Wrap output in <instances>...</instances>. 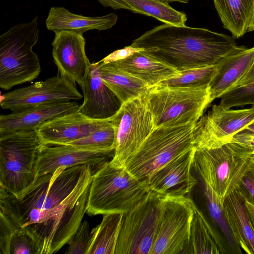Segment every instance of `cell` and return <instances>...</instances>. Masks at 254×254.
Listing matches in <instances>:
<instances>
[{
	"instance_id": "5b68a950",
	"label": "cell",
	"mask_w": 254,
	"mask_h": 254,
	"mask_svg": "<svg viewBox=\"0 0 254 254\" xmlns=\"http://www.w3.org/2000/svg\"><path fill=\"white\" fill-rule=\"evenodd\" d=\"M38 17L17 24L0 36V87L9 90L36 79L40 60L33 51L39 36Z\"/></svg>"
},
{
	"instance_id": "ab89813d",
	"label": "cell",
	"mask_w": 254,
	"mask_h": 254,
	"mask_svg": "<svg viewBox=\"0 0 254 254\" xmlns=\"http://www.w3.org/2000/svg\"><path fill=\"white\" fill-rule=\"evenodd\" d=\"M246 204L252 227L254 230V204L246 200Z\"/></svg>"
},
{
	"instance_id": "e575fe53",
	"label": "cell",
	"mask_w": 254,
	"mask_h": 254,
	"mask_svg": "<svg viewBox=\"0 0 254 254\" xmlns=\"http://www.w3.org/2000/svg\"><path fill=\"white\" fill-rule=\"evenodd\" d=\"M246 200L254 204V159L251 156L237 186Z\"/></svg>"
},
{
	"instance_id": "9a60e30c",
	"label": "cell",
	"mask_w": 254,
	"mask_h": 254,
	"mask_svg": "<svg viewBox=\"0 0 254 254\" xmlns=\"http://www.w3.org/2000/svg\"><path fill=\"white\" fill-rule=\"evenodd\" d=\"M114 152L79 149L69 145H42L38 150L35 163L33 180L62 167L67 168L88 165L94 173L109 161Z\"/></svg>"
},
{
	"instance_id": "3957f363",
	"label": "cell",
	"mask_w": 254,
	"mask_h": 254,
	"mask_svg": "<svg viewBox=\"0 0 254 254\" xmlns=\"http://www.w3.org/2000/svg\"><path fill=\"white\" fill-rule=\"evenodd\" d=\"M109 161L92 174L86 209L90 215L124 213L151 191L146 180L135 178L125 168L114 167Z\"/></svg>"
},
{
	"instance_id": "52a82bcc",
	"label": "cell",
	"mask_w": 254,
	"mask_h": 254,
	"mask_svg": "<svg viewBox=\"0 0 254 254\" xmlns=\"http://www.w3.org/2000/svg\"><path fill=\"white\" fill-rule=\"evenodd\" d=\"M43 144L36 130L0 134V184L16 195L34 179V168Z\"/></svg>"
},
{
	"instance_id": "30bf717a",
	"label": "cell",
	"mask_w": 254,
	"mask_h": 254,
	"mask_svg": "<svg viewBox=\"0 0 254 254\" xmlns=\"http://www.w3.org/2000/svg\"><path fill=\"white\" fill-rule=\"evenodd\" d=\"M195 205L186 196L163 197L151 254H185Z\"/></svg>"
},
{
	"instance_id": "5bb4252c",
	"label": "cell",
	"mask_w": 254,
	"mask_h": 254,
	"mask_svg": "<svg viewBox=\"0 0 254 254\" xmlns=\"http://www.w3.org/2000/svg\"><path fill=\"white\" fill-rule=\"evenodd\" d=\"M52 45L59 74L82 87L91 64L85 53L83 34L70 31L55 32Z\"/></svg>"
},
{
	"instance_id": "8992f818",
	"label": "cell",
	"mask_w": 254,
	"mask_h": 254,
	"mask_svg": "<svg viewBox=\"0 0 254 254\" xmlns=\"http://www.w3.org/2000/svg\"><path fill=\"white\" fill-rule=\"evenodd\" d=\"M195 124L154 128L128 160L126 169L135 178L146 181L170 161L194 147Z\"/></svg>"
},
{
	"instance_id": "e0dca14e",
	"label": "cell",
	"mask_w": 254,
	"mask_h": 254,
	"mask_svg": "<svg viewBox=\"0 0 254 254\" xmlns=\"http://www.w3.org/2000/svg\"><path fill=\"white\" fill-rule=\"evenodd\" d=\"M111 118L93 120L77 110L51 119L36 131L43 145H65L89 135L104 126Z\"/></svg>"
},
{
	"instance_id": "d6986e66",
	"label": "cell",
	"mask_w": 254,
	"mask_h": 254,
	"mask_svg": "<svg viewBox=\"0 0 254 254\" xmlns=\"http://www.w3.org/2000/svg\"><path fill=\"white\" fill-rule=\"evenodd\" d=\"M254 60V47L237 46L216 64L217 70L209 84V103L236 86Z\"/></svg>"
},
{
	"instance_id": "f1b7e54d",
	"label": "cell",
	"mask_w": 254,
	"mask_h": 254,
	"mask_svg": "<svg viewBox=\"0 0 254 254\" xmlns=\"http://www.w3.org/2000/svg\"><path fill=\"white\" fill-rule=\"evenodd\" d=\"M185 254H221L202 212L195 206L191 224L190 240Z\"/></svg>"
},
{
	"instance_id": "8d00e7d4",
	"label": "cell",
	"mask_w": 254,
	"mask_h": 254,
	"mask_svg": "<svg viewBox=\"0 0 254 254\" xmlns=\"http://www.w3.org/2000/svg\"><path fill=\"white\" fill-rule=\"evenodd\" d=\"M234 143L244 154H254V133L242 130L233 136L230 142Z\"/></svg>"
},
{
	"instance_id": "7bdbcfd3",
	"label": "cell",
	"mask_w": 254,
	"mask_h": 254,
	"mask_svg": "<svg viewBox=\"0 0 254 254\" xmlns=\"http://www.w3.org/2000/svg\"><path fill=\"white\" fill-rule=\"evenodd\" d=\"M254 31V13L252 18L248 32Z\"/></svg>"
},
{
	"instance_id": "836d02e7",
	"label": "cell",
	"mask_w": 254,
	"mask_h": 254,
	"mask_svg": "<svg viewBox=\"0 0 254 254\" xmlns=\"http://www.w3.org/2000/svg\"><path fill=\"white\" fill-rule=\"evenodd\" d=\"M10 254H36L33 241L21 228L17 227L13 234Z\"/></svg>"
},
{
	"instance_id": "6da1fadb",
	"label": "cell",
	"mask_w": 254,
	"mask_h": 254,
	"mask_svg": "<svg viewBox=\"0 0 254 254\" xmlns=\"http://www.w3.org/2000/svg\"><path fill=\"white\" fill-rule=\"evenodd\" d=\"M89 166L59 167L37 177L16 195L0 184V212L33 241L48 221L68 214L75 207L84 191L77 184Z\"/></svg>"
},
{
	"instance_id": "7c38bea8",
	"label": "cell",
	"mask_w": 254,
	"mask_h": 254,
	"mask_svg": "<svg viewBox=\"0 0 254 254\" xmlns=\"http://www.w3.org/2000/svg\"><path fill=\"white\" fill-rule=\"evenodd\" d=\"M254 121V107L231 109L214 105L195 123L193 144L196 148H210L227 143L233 136Z\"/></svg>"
},
{
	"instance_id": "f35d334b",
	"label": "cell",
	"mask_w": 254,
	"mask_h": 254,
	"mask_svg": "<svg viewBox=\"0 0 254 254\" xmlns=\"http://www.w3.org/2000/svg\"><path fill=\"white\" fill-rule=\"evenodd\" d=\"M253 81H254V60L249 70L238 82L236 86L243 85Z\"/></svg>"
},
{
	"instance_id": "d590c367",
	"label": "cell",
	"mask_w": 254,
	"mask_h": 254,
	"mask_svg": "<svg viewBox=\"0 0 254 254\" xmlns=\"http://www.w3.org/2000/svg\"><path fill=\"white\" fill-rule=\"evenodd\" d=\"M17 227L6 214L0 212V254H10L12 237Z\"/></svg>"
},
{
	"instance_id": "7402d4cb",
	"label": "cell",
	"mask_w": 254,
	"mask_h": 254,
	"mask_svg": "<svg viewBox=\"0 0 254 254\" xmlns=\"http://www.w3.org/2000/svg\"><path fill=\"white\" fill-rule=\"evenodd\" d=\"M112 63L118 68L142 80L150 87L180 74L179 71L144 51Z\"/></svg>"
},
{
	"instance_id": "8fae6325",
	"label": "cell",
	"mask_w": 254,
	"mask_h": 254,
	"mask_svg": "<svg viewBox=\"0 0 254 254\" xmlns=\"http://www.w3.org/2000/svg\"><path fill=\"white\" fill-rule=\"evenodd\" d=\"M113 119L117 126L116 143L109 162L114 167L125 168L154 129L153 119L142 96L123 103Z\"/></svg>"
},
{
	"instance_id": "4dcf8cb0",
	"label": "cell",
	"mask_w": 254,
	"mask_h": 254,
	"mask_svg": "<svg viewBox=\"0 0 254 254\" xmlns=\"http://www.w3.org/2000/svg\"><path fill=\"white\" fill-rule=\"evenodd\" d=\"M216 70L215 64L181 71L177 76L162 81L157 85L172 87H198L208 85Z\"/></svg>"
},
{
	"instance_id": "4fadbf2b",
	"label": "cell",
	"mask_w": 254,
	"mask_h": 254,
	"mask_svg": "<svg viewBox=\"0 0 254 254\" xmlns=\"http://www.w3.org/2000/svg\"><path fill=\"white\" fill-rule=\"evenodd\" d=\"M82 97L75 83L58 73L44 81L2 94L0 105L3 109L16 112L43 105L78 100Z\"/></svg>"
},
{
	"instance_id": "44dd1931",
	"label": "cell",
	"mask_w": 254,
	"mask_h": 254,
	"mask_svg": "<svg viewBox=\"0 0 254 254\" xmlns=\"http://www.w3.org/2000/svg\"><path fill=\"white\" fill-rule=\"evenodd\" d=\"M201 181L206 215L202 214L220 254H242L241 248L228 222L222 203L209 186Z\"/></svg>"
},
{
	"instance_id": "277c9868",
	"label": "cell",
	"mask_w": 254,
	"mask_h": 254,
	"mask_svg": "<svg viewBox=\"0 0 254 254\" xmlns=\"http://www.w3.org/2000/svg\"><path fill=\"white\" fill-rule=\"evenodd\" d=\"M209 84L198 87L157 85L142 96L154 129L196 123L209 103Z\"/></svg>"
},
{
	"instance_id": "ee69618b",
	"label": "cell",
	"mask_w": 254,
	"mask_h": 254,
	"mask_svg": "<svg viewBox=\"0 0 254 254\" xmlns=\"http://www.w3.org/2000/svg\"><path fill=\"white\" fill-rule=\"evenodd\" d=\"M252 157L254 159V154L252 155Z\"/></svg>"
},
{
	"instance_id": "83f0119b",
	"label": "cell",
	"mask_w": 254,
	"mask_h": 254,
	"mask_svg": "<svg viewBox=\"0 0 254 254\" xmlns=\"http://www.w3.org/2000/svg\"><path fill=\"white\" fill-rule=\"evenodd\" d=\"M130 7V11L155 18L164 24L185 25L186 14L172 8L169 3L159 0H122Z\"/></svg>"
},
{
	"instance_id": "7a4b0ae2",
	"label": "cell",
	"mask_w": 254,
	"mask_h": 254,
	"mask_svg": "<svg viewBox=\"0 0 254 254\" xmlns=\"http://www.w3.org/2000/svg\"><path fill=\"white\" fill-rule=\"evenodd\" d=\"M235 39L206 28L164 24L131 45L181 71L215 64L237 46Z\"/></svg>"
},
{
	"instance_id": "cb8c5ba5",
	"label": "cell",
	"mask_w": 254,
	"mask_h": 254,
	"mask_svg": "<svg viewBox=\"0 0 254 254\" xmlns=\"http://www.w3.org/2000/svg\"><path fill=\"white\" fill-rule=\"evenodd\" d=\"M223 209L232 231L246 253L254 254V230L246 204V198L237 187L225 198Z\"/></svg>"
},
{
	"instance_id": "74e56055",
	"label": "cell",
	"mask_w": 254,
	"mask_h": 254,
	"mask_svg": "<svg viewBox=\"0 0 254 254\" xmlns=\"http://www.w3.org/2000/svg\"><path fill=\"white\" fill-rule=\"evenodd\" d=\"M144 50L143 48H136L130 45L114 51L100 62L104 64L114 62L126 59L136 52Z\"/></svg>"
},
{
	"instance_id": "9c48e42d",
	"label": "cell",
	"mask_w": 254,
	"mask_h": 254,
	"mask_svg": "<svg viewBox=\"0 0 254 254\" xmlns=\"http://www.w3.org/2000/svg\"><path fill=\"white\" fill-rule=\"evenodd\" d=\"M162 198L151 190L143 200L124 213L115 254H151Z\"/></svg>"
},
{
	"instance_id": "2e32d148",
	"label": "cell",
	"mask_w": 254,
	"mask_h": 254,
	"mask_svg": "<svg viewBox=\"0 0 254 254\" xmlns=\"http://www.w3.org/2000/svg\"><path fill=\"white\" fill-rule=\"evenodd\" d=\"M195 147L179 155L146 180L150 190L162 197L184 196L197 184L191 173Z\"/></svg>"
},
{
	"instance_id": "d4e9b609",
	"label": "cell",
	"mask_w": 254,
	"mask_h": 254,
	"mask_svg": "<svg viewBox=\"0 0 254 254\" xmlns=\"http://www.w3.org/2000/svg\"><path fill=\"white\" fill-rule=\"evenodd\" d=\"M97 62L101 79L122 104L143 96L150 88L143 81L118 68L112 63Z\"/></svg>"
},
{
	"instance_id": "ba28073f",
	"label": "cell",
	"mask_w": 254,
	"mask_h": 254,
	"mask_svg": "<svg viewBox=\"0 0 254 254\" xmlns=\"http://www.w3.org/2000/svg\"><path fill=\"white\" fill-rule=\"evenodd\" d=\"M250 157L228 142L217 147L196 148L193 167L222 203L237 187Z\"/></svg>"
},
{
	"instance_id": "f546056e",
	"label": "cell",
	"mask_w": 254,
	"mask_h": 254,
	"mask_svg": "<svg viewBox=\"0 0 254 254\" xmlns=\"http://www.w3.org/2000/svg\"><path fill=\"white\" fill-rule=\"evenodd\" d=\"M113 117L104 126L89 135L65 145L85 150L114 151L116 143L117 126Z\"/></svg>"
},
{
	"instance_id": "4316f807",
	"label": "cell",
	"mask_w": 254,
	"mask_h": 254,
	"mask_svg": "<svg viewBox=\"0 0 254 254\" xmlns=\"http://www.w3.org/2000/svg\"><path fill=\"white\" fill-rule=\"evenodd\" d=\"M123 214L103 215L101 222L90 232L86 254H115Z\"/></svg>"
},
{
	"instance_id": "ffe728a7",
	"label": "cell",
	"mask_w": 254,
	"mask_h": 254,
	"mask_svg": "<svg viewBox=\"0 0 254 254\" xmlns=\"http://www.w3.org/2000/svg\"><path fill=\"white\" fill-rule=\"evenodd\" d=\"M77 102L69 101L36 106L0 116V134L18 130H36L44 123L78 110Z\"/></svg>"
},
{
	"instance_id": "d6a6232c",
	"label": "cell",
	"mask_w": 254,
	"mask_h": 254,
	"mask_svg": "<svg viewBox=\"0 0 254 254\" xmlns=\"http://www.w3.org/2000/svg\"><path fill=\"white\" fill-rule=\"evenodd\" d=\"M89 225L84 220L73 236L69 241L66 254H86L89 240Z\"/></svg>"
},
{
	"instance_id": "ac0fdd59",
	"label": "cell",
	"mask_w": 254,
	"mask_h": 254,
	"mask_svg": "<svg viewBox=\"0 0 254 254\" xmlns=\"http://www.w3.org/2000/svg\"><path fill=\"white\" fill-rule=\"evenodd\" d=\"M81 89L83 101L79 105L78 111L90 119H110L121 106L119 99L101 79L98 62L91 63Z\"/></svg>"
},
{
	"instance_id": "484cf974",
	"label": "cell",
	"mask_w": 254,
	"mask_h": 254,
	"mask_svg": "<svg viewBox=\"0 0 254 254\" xmlns=\"http://www.w3.org/2000/svg\"><path fill=\"white\" fill-rule=\"evenodd\" d=\"M223 27L235 39L248 30L254 13V0H213Z\"/></svg>"
},
{
	"instance_id": "1f68e13d",
	"label": "cell",
	"mask_w": 254,
	"mask_h": 254,
	"mask_svg": "<svg viewBox=\"0 0 254 254\" xmlns=\"http://www.w3.org/2000/svg\"><path fill=\"white\" fill-rule=\"evenodd\" d=\"M220 99L219 104L226 108L247 105L254 107V81L232 88Z\"/></svg>"
},
{
	"instance_id": "603a6c76",
	"label": "cell",
	"mask_w": 254,
	"mask_h": 254,
	"mask_svg": "<svg viewBox=\"0 0 254 254\" xmlns=\"http://www.w3.org/2000/svg\"><path fill=\"white\" fill-rule=\"evenodd\" d=\"M118 20L113 13L89 17L72 13L63 7H52L46 20L47 28L54 33L70 31L83 33L90 30H105L111 28Z\"/></svg>"
},
{
	"instance_id": "b9f144b4",
	"label": "cell",
	"mask_w": 254,
	"mask_h": 254,
	"mask_svg": "<svg viewBox=\"0 0 254 254\" xmlns=\"http://www.w3.org/2000/svg\"><path fill=\"white\" fill-rule=\"evenodd\" d=\"M162 2L169 3L173 1H178L182 3H187L189 2L188 0H159Z\"/></svg>"
},
{
	"instance_id": "60d3db41",
	"label": "cell",
	"mask_w": 254,
	"mask_h": 254,
	"mask_svg": "<svg viewBox=\"0 0 254 254\" xmlns=\"http://www.w3.org/2000/svg\"><path fill=\"white\" fill-rule=\"evenodd\" d=\"M242 130H244L246 131L254 133V121L253 122L250 124H249L247 127H246Z\"/></svg>"
}]
</instances>
